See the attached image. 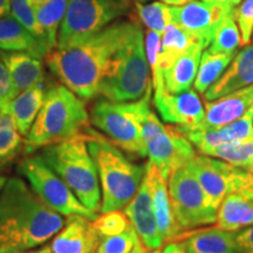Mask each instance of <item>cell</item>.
Masks as SVG:
<instances>
[{
  "mask_svg": "<svg viewBox=\"0 0 253 253\" xmlns=\"http://www.w3.org/2000/svg\"><path fill=\"white\" fill-rule=\"evenodd\" d=\"M140 25L118 21L74 45L54 48L46 56L49 71L82 100L97 96L113 56Z\"/></svg>",
  "mask_w": 253,
  "mask_h": 253,
  "instance_id": "cell-1",
  "label": "cell"
},
{
  "mask_svg": "<svg viewBox=\"0 0 253 253\" xmlns=\"http://www.w3.org/2000/svg\"><path fill=\"white\" fill-rule=\"evenodd\" d=\"M23 179L9 177L0 188V253H21L45 244L65 225Z\"/></svg>",
  "mask_w": 253,
  "mask_h": 253,
  "instance_id": "cell-2",
  "label": "cell"
},
{
  "mask_svg": "<svg viewBox=\"0 0 253 253\" xmlns=\"http://www.w3.org/2000/svg\"><path fill=\"white\" fill-rule=\"evenodd\" d=\"M87 147L93 157L102 191L101 212L121 210L137 194L145 166L130 162L120 148L90 126L86 128Z\"/></svg>",
  "mask_w": 253,
  "mask_h": 253,
  "instance_id": "cell-3",
  "label": "cell"
},
{
  "mask_svg": "<svg viewBox=\"0 0 253 253\" xmlns=\"http://www.w3.org/2000/svg\"><path fill=\"white\" fill-rule=\"evenodd\" d=\"M41 158L74 192L91 212L101 211V186L96 166L87 147L84 132L45 147Z\"/></svg>",
  "mask_w": 253,
  "mask_h": 253,
  "instance_id": "cell-4",
  "label": "cell"
},
{
  "mask_svg": "<svg viewBox=\"0 0 253 253\" xmlns=\"http://www.w3.org/2000/svg\"><path fill=\"white\" fill-rule=\"evenodd\" d=\"M84 100L65 86L54 84L45 93L42 107L26 136L28 150L47 145L84 132L89 126Z\"/></svg>",
  "mask_w": 253,
  "mask_h": 253,
  "instance_id": "cell-5",
  "label": "cell"
},
{
  "mask_svg": "<svg viewBox=\"0 0 253 253\" xmlns=\"http://www.w3.org/2000/svg\"><path fill=\"white\" fill-rule=\"evenodd\" d=\"M150 89V67L143 32L138 26L113 56L97 95L115 102H130L140 100Z\"/></svg>",
  "mask_w": 253,
  "mask_h": 253,
  "instance_id": "cell-6",
  "label": "cell"
},
{
  "mask_svg": "<svg viewBox=\"0 0 253 253\" xmlns=\"http://www.w3.org/2000/svg\"><path fill=\"white\" fill-rule=\"evenodd\" d=\"M151 89L140 100L115 102L101 99L90 110V122L107 138L129 155L148 156L147 144L142 134V121L150 110Z\"/></svg>",
  "mask_w": 253,
  "mask_h": 253,
  "instance_id": "cell-7",
  "label": "cell"
},
{
  "mask_svg": "<svg viewBox=\"0 0 253 253\" xmlns=\"http://www.w3.org/2000/svg\"><path fill=\"white\" fill-rule=\"evenodd\" d=\"M142 134L149 161L158 168L167 181L173 171L185 167L197 156L194 144L178 126L163 125L151 109L142 121Z\"/></svg>",
  "mask_w": 253,
  "mask_h": 253,
  "instance_id": "cell-8",
  "label": "cell"
},
{
  "mask_svg": "<svg viewBox=\"0 0 253 253\" xmlns=\"http://www.w3.org/2000/svg\"><path fill=\"white\" fill-rule=\"evenodd\" d=\"M168 191L173 216L183 233L214 224L218 209L213 207L188 167L179 168L170 175Z\"/></svg>",
  "mask_w": 253,
  "mask_h": 253,
  "instance_id": "cell-9",
  "label": "cell"
},
{
  "mask_svg": "<svg viewBox=\"0 0 253 253\" xmlns=\"http://www.w3.org/2000/svg\"><path fill=\"white\" fill-rule=\"evenodd\" d=\"M130 11L114 0H68L55 48H63L99 33Z\"/></svg>",
  "mask_w": 253,
  "mask_h": 253,
  "instance_id": "cell-10",
  "label": "cell"
},
{
  "mask_svg": "<svg viewBox=\"0 0 253 253\" xmlns=\"http://www.w3.org/2000/svg\"><path fill=\"white\" fill-rule=\"evenodd\" d=\"M18 170L30 183L31 189L58 213L67 217L82 214L90 220L97 217L79 201L69 186L47 166L40 155L21 160Z\"/></svg>",
  "mask_w": 253,
  "mask_h": 253,
  "instance_id": "cell-11",
  "label": "cell"
},
{
  "mask_svg": "<svg viewBox=\"0 0 253 253\" xmlns=\"http://www.w3.org/2000/svg\"><path fill=\"white\" fill-rule=\"evenodd\" d=\"M235 8L204 1L192 0L182 6H172V24L189 31L203 42L205 48L210 45L214 31Z\"/></svg>",
  "mask_w": 253,
  "mask_h": 253,
  "instance_id": "cell-12",
  "label": "cell"
},
{
  "mask_svg": "<svg viewBox=\"0 0 253 253\" xmlns=\"http://www.w3.org/2000/svg\"><path fill=\"white\" fill-rule=\"evenodd\" d=\"M186 167L194 173L214 208H219L223 199L236 191L237 167L225 161L207 155H197Z\"/></svg>",
  "mask_w": 253,
  "mask_h": 253,
  "instance_id": "cell-13",
  "label": "cell"
},
{
  "mask_svg": "<svg viewBox=\"0 0 253 253\" xmlns=\"http://www.w3.org/2000/svg\"><path fill=\"white\" fill-rule=\"evenodd\" d=\"M154 103L163 121L185 129L196 128L205 116L204 104L194 89L178 94L164 90L155 95Z\"/></svg>",
  "mask_w": 253,
  "mask_h": 253,
  "instance_id": "cell-14",
  "label": "cell"
},
{
  "mask_svg": "<svg viewBox=\"0 0 253 253\" xmlns=\"http://www.w3.org/2000/svg\"><path fill=\"white\" fill-rule=\"evenodd\" d=\"M125 213L129 218L138 238L145 248H162L164 240L158 231L154 212L151 186L145 175L137 194L125 208Z\"/></svg>",
  "mask_w": 253,
  "mask_h": 253,
  "instance_id": "cell-15",
  "label": "cell"
},
{
  "mask_svg": "<svg viewBox=\"0 0 253 253\" xmlns=\"http://www.w3.org/2000/svg\"><path fill=\"white\" fill-rule=\"evenodd\" d=\"M252 112L253 107L236 121L211 130L185 129L179 126L178 128L184 132L199 154L209 156L211 151L219 145L232 143V142L253 141Z\"/></svg>",
  "mask_w": 253,
  "mask_h": 253,
  "instance_id": "cell-16",
  "label": "cell"
},
{
  "mask_svg": "<svg viewBox=\"0 0 253 253\" xmlns=\"http://www.w3.org/2000/svg\"><path fill=\"white\" fill-rule=\"evenodd\" d=\"M253 107V84L242 88L213 101H205V116L194 129L211 130L226 126L239 118Z\"/></svg>",
  "mask_w": 253,
  "mask_h": 253,
  "instance_id": "cell-17",
  "label": "cell"
},
{
  "mask_svg": "<svg viewBox=\"0 0 253 253\" xmlns=\"http://www.w3.org/2000/svg\"><path fill=\"white\" fill-rule=\"evenodd\" d=\"M93 220L82 214L68 216L50 244L52 253H94L100 243Z\"/></svg>",
  "mask_w": 253,
  "mask_h": 253,
  "instance_id": "cell-18",
  "label": "cell"
},
{
  "mask_svg": "<svg viewBox=\"0 0 253 253\" xmlns=\"http://www.w3.org/2000/svg\"><path fill=\"white\" fill-rule=\"evenodd\" d=\"M144 175L151 186L154 212L158 231L164 243L175 242L182 235L183 231L173 216L169 191H168V181L163 177L162 172L158 170V168L150 161L145 164Z\"/></svg>",
  "mask_w": 253,
  "mask_h": 253,
  "instance_id": "cell-19",
  "label": "cell"
},
{
  "mask_svg": "<svg viewBox=\"0 0 253 253\" xmlns=\"http://www.w3.org/2000/svg\"><path fill=\"white\" fill-rule=\"evenodd\" d=\"M253 84V45L236 53L221 77L203 94L205 101H213Z\"/></svg>",
  "mask_w": 253,
  "mask_h": 253,
  "instance_id": "cell-20",
  "label": "cell"
},
{
  "mask_svg": "<svg viewBox=\"0 0 253 253\" xmlns=\"http://www.w3.org/2000/svg\"><path fill=\"white\" fill-rule=\"evenodd\" d=\"M175 242L181 243L188 253H239L235 242V232L216 226L186 231Z\"/></svg>",
  "mask_w": 253,
  "mask_h": 253,
  "instance_id": "cell-21",
  "label": "cell"
},
{
  "mask_svg": "<svg viewBox=\"0 0 253 253\" xmlns=\"http://www.w3.org/2000/svg\"><path fill=\"white\" fill-rule=\"evenodd\" d=\"M11 75L14 97L27 88L43 82L42 59L27 52H2Z\"/></svg>",
  "mask_w": 253,
  "mask_h": 253,
  "instance_id": "cell-22",
  "label": "cell"
},
{
  "mask_svg": "<svg viewBox=\"0 0 253 253\" xmlns=\"http://www.w3.org/2000/svg\"><path fill=\"white\" fill-rule=\"evenodd\" d=\"M204 48L202 42L194 43L176 59L171 67L163 72L164 88L168 93L178 94L191 88L197 75L199 61Z\"/></svg>",
  "mask_w": 253,
  "mask_h": 253,
  "instance_id": "cell-23",
  "label": "cell"
},
{
  "mask_svg": "<svg viewBox=\"0 0 253 253\" xmlns=\"http://www.w3.org/2000/svg\"><path fill=\"white\" fill-rule=\"evenodd\" d=\"M45 93L43 82L34 84L9 101L4 108L0 110L2 113L9 114L13 118L18 131L21 136H27L30 132L37 115L42 107Z\"/></svg>",
  "mask_w": 253,
  "mask_h": 253,
  "instance_id": "cell-24",
  "label": "cell"
},
{
  "mask_svg": "<svg viewBox=\"0 0 253 253\" xmlns=\"http://www.w3.org/2000/svg\"><path fill=\"white\" fill-rule=\"evenodd\" d=\"M214 225L230 232L253 225V198L239 192H231L218 208Z\"/></svg>",
  "mask_w": 253,
  "mask_h": 253,
  "instance_id": "cell-25",
  "label": "cell"
},
{
  "mask_svg": "<svg viewBox=\"0 0 253 253\" xmlns=\"http://www.w3.org/2000/svg\"><path fill=\"white\" fill-rule=\"evenodd\" d=\"M0 50L27 52L41 59L47 56L36 38L12 15L0 18Z\"/></svg>",
  "mask_w": 253,
  "mask_h": 253,
  "instance_id": "cell-26",
  "label": "cell"
},
{
  "mask_svg": "<svg viewBox=\"0 0 253 253\" xmlns=\"http://www.w3.org/2000/svg\"><path fill=\"white\" fill-rule=\"evenodd\" d=\"M196 42H202V41L178 25H169L161 34L160 63L162 71L164 72L171 67L176 59Z\"/></svg>",
  "mask_w": 253,
  "mask_h": 253,
  "instance_id": "cell-27",
  "label": "cell"
},
{
  "mask_svg": "<svg viewBox=\"0 0 253 253\" xmlns=\"http://www.w3.org/2000/svg\"><path fill=\"white\" fill-rule=\"evenodd\" d=\"M236 54H221V53H212L207 49L202 53L199 61L197 75H196L194 87L196 91L204 94L210 86L221 77L227 66L232 61Z\"/></svg>",
  "mask_w": 253,
  "mask_h": 253,
  "instance_id": "cell-28",
  "label": "cell"
},
{
  "mask_svg": "<svg viewBox=\"0 0 253 253\" xmlns=\"http://www.w3.org/2000/svg\"><path fill=\"white\" fill-rule=\"evenodd\" d=\"M67 5L68 0H49L36 12L38 23L45 33L50 52L58 43L59 28L65 17Z\"/></svg>",
  "mask_w": 253,
  "mask_h": 253,
  "instance_id": "cell-29",
  "label": "cell"
},
{
  "mask_svg": "<svg viewBox=\"0 0 253 253\" xmlns=\"http://www.w3.org/2000/svg\"><path fill=\"white\" fill-rule=\"evenodd\" d=\"M240 46H242V37L233 12L218 25L208 49L212 53L236 54L237 49Z\"/></svg>",
  "mask_w": 253,
  "mask_h": 253,
  "instance_id": "cell-30",
  "label": "cell"
},
{
  "mask_svg": "<svg viewBox=\"0 0 253 253\" xmlns=\"http://www.w3.org/2000/svg\"><path fill=\"white\" fill-rule=\"evenodd\" d=\"M138 18L148 30L162 33L172 24V6L162 1H153L147 4L135 2Z\"/></svg>",
  "mask_w": 253,
  "mask_h": 253,
  "instance_id": "cell-31",
  "label": "cell"
},
{
  "mask_svg": "<svg viewBox=\"0 0 253 253\" xmlns=\"http://www.w3.org/2000/svg\"><path fill=\"white\" fill-rule=\"evenodd\" d=\"M11 15L36 38L46 54H48L50 49L47 43L45 33L38 23L36 12L28 4L27 0H11Z\"/></svg>",
  "mask_w": 253,
  "mask_h": 253,
  "instance_id": "cell-32",
  "label": "cell"
},
{
  "mask_svg": "<svg viewBox=\"0 0 253 253\" xmlns=\"http://www.w3.org/2000/svg\"><path fill=\"white\" fill-rule=\"evenodd\" d=\"M209 156L225 161L233 167L245 168L253 160V141L232 142L219 145L214 148Z\"/></svg>",
  "mask_w": 253,
  "mask_h": 253,
  "instance_id": "cell-33",
  "label": "cell"
},
{
  "mask_svg": "<svg viewBox=\"0 0 253 253\" xmlns=\"http://www.w3.org/2000/svg\"><path fill=\"white\" fill-rule=\"evenodd\" d=\"M161 34L162 33L148 30L145 32L144 38L145 54H147L148 63H149L151 71V77H153V87L155 90V95L161 94L162 91L166 90V88H164L163 71L161 68L160 63Z\"/></svg>",
  "mask_w": 253,
  "mask_h": 253,
  "instance_id": "cell-34",
  "label": "cell"
},
{
  "mask_svg": "<svg viewBox=\"0 0 253 253\" xmlns=\"http://www.w3.org/2000/svg\"><path fill=\"white\" fill-rule=\"evenodd\" d=\"M93 226L100 237H109L120 235L132 226L126 213L120 210L103 212L93 220Z\"/></svg>",
  "mask_w": 253,
  "mask_h": 253,
  "instance_id": "cell-35",
  "label": "cell"
},
{
  "mask_svg": "<svg viewBox=\"0 0 253 253\" xmlns=\"http://www.w3.org/2000/svg\"><path fill=\"white\" fill-rule=\"evenodd\" d=\"M140 242L134 227L120 235L101 237L96 253H130Z\"/></svg>",
  "mask_w": 253,
  "mask_h": 253,
  "instance_id": "cell-36",
  "label": "cell"
},
{
  "mask_svg": "<svg viewBox=\"0 0 253 253\" xmlns=\"http://www.w3.org/2000/svg\"><path fill=\"white\" fill-rule=\"evenodd\" d=\"M235 19L240 31L242 46H248L253 34V0H244L237 6Z\"/></svg>",
  "mask_w": 253,
  "mask_h": 253,
  "instance_id": "cell-37",
  "label": "cell"
},
{
  "mask_svg": "<svg viewBox=\"0 0 253 253\" xmlns=\"http://www.w3.org/2000/svg\"><path fill=\"white\" fill-rule=\"evenodd\" d=\"M21 144L23 140L17 129H0V160L17 154Z\"/></svg>",
  "mask_w": 253,
  "mask_h": 253,
  "instance_id": "cell-38",
  "label": "cell"
},
{
  "mask_svg": "<svg viewBox=\"0 0 253 253\" xmlns=\"http://www.w3.org/2000/svg\"><path fill=\"white\" fill-rule=\"evenodd\" d=\"M13 99L14 94L11 75H9L8 68L6 66L4 58H2L1 50H0V110Z\"/></svg>",
  "mask_w": 253,
  "mask_h": 253,
  "instance_id": "cell-39",
  "label": "cell"
},
{
  "mask_svg": "<svg viewBox=\"0 0 253 253\" xmlns=\"http://www.w3.org/2000/svg\"><path fill=\"white\" fill-rule=\"evenodd\" d=\"M235 192L253 198V160L248 167L237 168Z\"/></svg>",
  "mask_w": 253,
  "mask_h": 253,
  "instance_id": "cell-40",
  "label": "cell"
},
{
  "mask_svg": "<svg viewBox=\"0 0 253 253\" xmlns=\"http://www.w3.org/2000/svg\"><path fill=\"white\" fill-rule=\"evenodd\" d=\"M235 242L239 253H253V225L235 232Z\"/></svg>",
  "mask_w": 253,
  "mask_h": 253,
  "instance_id": "cell-41",
  "label": "cell"
},
{
  "mask_svg": "<svg viewBox=\"0 0 253 253\" xmlns=\"http://www.w3.org/2000/svg\"><path fill=\"white\" fill-rule=\"evenodd\" d=\"M162 253H188L186 250L183 248L181 243L178 242H169L163 249Z\"/></svg>",
  "mask_w": 253,
  "mask_h": 253,
  "instance_id": "cell-42",
  "label": "cell"
},
{
  "mask_svg": "<svg viewBox=\"0 0 253 253\" xmlns=\"http://www.w3.org/2000/svg\"><path fill=\"white\" fill-rule=\"evenodd\" d=\"M11 13V0H0V18L7 17Z\"/></svg>",
  "mask_w": 253,
  "mask_h": 253,
  "instance_id": "cell-43",
  "label": "cell"
},
{
  "mask_svg": "<svg viewBox=\"0 0 253 253\" xmlns=\"http://www.w3.org/2000/svg\"><path fill=\"white\" fill-rule=\"evenodd\" d=\"M204 1H210V2H216V4H220L226 6V7L236 8L243 0H204Z\"/></svg>",
  "mask_w": 253,
  "mask_h": 253,
  "instance_id": "cell-44",
  "label": "cell"
},
{
  "mask_svg": "<svg viewBox=\"0 0 253 253\" xmlns=\"http://www.w3.org/2000/svg\"><path fill=\"white\" fill-rule=\"evenodd\" d=\"M27 1H28V4H30L31 7L33 8V11L37 12L40 7H42L43 5L47 4L49 0H27Z\"/></svg>",
  "mask_w": 253,
  "mask_h": 253,
  "instance_id": "cell-45",
  "label": "cell"
},
{
  "mask_svg": "<svg viewBox=\"0 0 253 253\" xmlns=\"http://www.w3.org/2000/svg\"><path fill=\"white\" fill-rule=\"evenodd\" d=\"M161 1L170 6H182L192 1V0H161Z\"/></svg>",
  "mask_w": 253,
  "mask_h": 253,
  "instance_id": "cell-46",
  "label": "cell"
},
{
  "mask_svg": "<svg viewBox=\"0 0 253 253\" xmlns=\"http://www.w3.org/2000/svg\"><path fill=\"white\" fill-rule=\"evenodd\" d=\"M114 1L119 2V4H120V5L125 6V7H126V8H129V9H130V8H131V0H114Z\"/></svg>",
  "mask_w": 253,
  "mask_h": 253,
  "instance_id": "cell-47",
  "label": "cell"
},
{
  "mask_svg": "<svg viewBox=\"0 0 253 253\" xmlns=\"http://www.w3.org/2000/svg\"><path fill=\"white\" fill-rule=\"evenodd\" d=\"M143 249H144V245L142 244L141 240H140V242L137 243V245L135 246V249L132 250L130 253H142V252H143Z\"/></svg>",
  "mask_w": 253,
  "mask_h": 253,
  "instance_id": "cell-48",
  "label": "cell"
},
{
  "mask_svg": "<svg viewBox=\"0 0 253 253\" xmlns=\"http://www.w3.org/2000/svg\"><path fill=\"white\" fill-rule=\"evenodd\" d=\"M50 252V248L47 246V248H43L41 250H34V251H27V252H21V253H48Z\"/></svg>",
  "mask_w": 253,
  "mask_h": 253,
  "instance_id": "cell-49",
  "label": "cell"
},
{
  "mask_svg": "<svg viewBox=\"0 0 253 253\" xmlns=\"http://www.w3.org/2000/svg\"><path fill=\"white\" fill-rule=\"evenodd\" d=\"M142 253H162V251H161V249H147L144 246L143 252Z\"/></svg>",
  "mask_w": 253,
  "mask_h": 253,
  "instance_id": "cell-50",
  "label": "cell"
},
{
  "mask_svg": "<svg viewBox=\"0 0 253 253\" xmlns=\"http://www.w3.org/2000/svg\"><path fill=\"white\" fill-rule=\"evenodd\" d=\"M150 1H153V0H135V2H140V4H147Z\"/></svg>",
  "mask_w": 253,
  "mask_h": 253,
  "instance_id": "cell-51",
  "label": "cell"
},
{
  "mask_svg": "<svg viewBox=\"0 0 253 253\" xmlns=\"http://www.w3.org/2000/svg\"><path fill=\"white\" fill-rule=\"evenodd\" d=\"M252 122H253V112H252Z\"/></svg>",
  "mask_w": 253,
  "mask_h": 253,
  "instance_id": "cell-52",
  "label": "cell"
},
{
  "mask_svg": "<svg viewBox=\"0 0 253 253\" xmlns=\"http://www.w3.org/2000/svg\"><path fill=\"white\" fill-rule=\"evenodd\" d=\"M48 253H52V251H50V252H48Z\"/></svg>",
  "mask_w": 253,
  "mask_h": 253,
  "instance_id": "cell-53",
  "label": "cell"
},
{
  "mask_svg": "<svg viewBox=\"0 0 253 253\" xmlns=\"http://www.w3.org/2000/svg\"><path fill=\"white\" fill-rule=\"evenodd\" d=\"M252 38H253V37H252Z\"/></svg>",
  "mask_w": 253,
  "mask_h": 253,
  "instance_id": "cell-54",
  "label": "cell"
}]
</instances>
